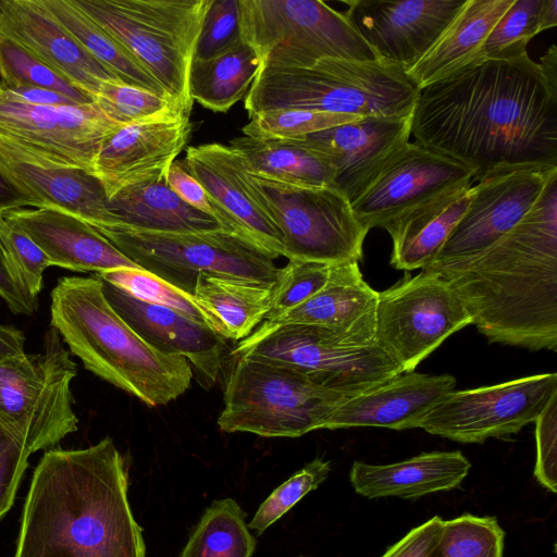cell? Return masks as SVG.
<instances>
[{
  "mask_svg": "<svg viewBox=\"0 0 557 557\" xmlns=\"http://www.w3.org/2000/svg\"><path fill=\"white\" fill-rule=\"evenodd\" d=\"M414 143L468 168L473 182L557 168V92L529 54L485 59L420 89Z\"/></svg>",
  "mask_w": 557,
  "mask_h": 557,
  "instance_id": "cell-1",
  "label": "cell"
},
{
  "mask_svg": "<svg viewBox=\"0 0 557 557\" xmlns=\"http://www.w3.org/2000/svg\"><path fill=\"white\" fill-rule=\"evenodd\" d=\"M127 490L124 457L109 436L87 448L45 451L14 557H146Z\"/></svg>",
  "mask_w": 557,
  "mask_h": 557,
  "instance_id": "cell-2",
  "label": "cell"
},
{
  "mask_svg": "<svg viewBox=\"0 0 557 557\" xmlns=\"http://www.w3.org/2000/svg\"><path fill=\"white\" fill-rule=\"evenodd\" d=\"M490 343L557 350V175L528 213L468 262L435 271Z\"/></svg>",
  "mask_w": 557,
  "mask_h": 557,
  "instance_id": "cell-3",
  "label": "cell"
},
{
  "mask_svg": "<svg viewBox=\"0 0 557 557\" xmlns=\"http://www.w3.org/2000/svg\"><path fill=\"white\" fill-rule=\"evenodd\" d=\"M50 298V326L86 370L149 407L189 388L190 363L143 339L109 304L97 275L63 276Z\"/></svg>",
  "mask_w": 557,
  "mask_h": 557,
  "instance_id": "cell-4",
  "label": "cell"
},
{
  "mask_svg": "<svg viewBox=\"0 0 557 557\" xmlns=\"http://www.w3.org/2000/svg\"><path fill=\"white\" fill-rule=\"evenodd\" d=\"M419 91L396 64L326 58L308 67H260L244 106L249 119L277 109L396 116L412 113Z\"/></svg>",
  "mask_w": 557,
  "mask_h": 557,
  "instance_id": "cell-5",
  "label": "cell"
},
{
  "mask_svg": "<svg viewBox=\"0 0 557 557\" xmlns=\"http://www.w3.org/2000/svg\"><path fill=\"white\" fill-rule=\"evenodd\" d=\"M212 0H74L190 113L189 70Z\"/></svg>",
  "mask_w": 557,
  "mask_h": 557,
  "instance_id": "cell-6",
  "label": "cell"
},
{
  "mask_svg": "<svg viewBox=\"0 0 557 557\" xmlns=\"http://www.w3.org/2000/svg\"><path fill=\"white\" fill-rule=\"evenodd\" d=\"M348 397L286 366L235 358L224 388L219 428L264 437H299L321 430Z\"/></svg>",
  "mask_w": 557,
  "mask_h": 557,
  "instance_id": "cell-7",
  "label": "cell"
},
{
  "mask_svg": "<svg viewBox=\"0 0 557 557\" xmlns=\"http://www.w3.org/2000/svg\"><path fill=\"white\" fill-rule=\"evenodd\" d=\"M70 354L50 326L38 354L0 357V429L30 454L52 449L77 431L71 392L77 364Z\"/></svg>",
  "mask_w": 557,
  "mask_h": 557,
  "instance_id": "cell-8",
  "label": "cell"
},
{
  "mask_svg": "<svg viewBox=\"0 0 557 557\" xmlns=\"http://www.w3.org/2000/svg\"><path fill=\"white\" fill-rule=\"evenodd\" d=\"M240 38L261 66L308 67L322 59L379 60L344 12L320 0H238Z\"/></svg>",
  "mask_w": 557,
  "mask_h": 557,
  "instance_id": "cell-9",
  "label": "cell"
},
{
  "mask_svg": "<svg viewBox=\"0 0 557 557\" xmlns=\"http://www.w3.org/2000/svg\"><path fill=\"white\" fill-rule=\"evenodd\" d=\"M94 228L140 269L190 296L201 273L274 285L281 271L263 250L228 231L163 233L116 226Z\"/></svg>",
  "mask_w": 557,
  "mask_h": 557,
  "instance_id": "cell-10",
  "label": "cell"
},
{
  "mask_svg": "<svg viewBox=\"0 0 557 557\" xmlns=\"http://www.w3.org/2000/svg\"><path fill=\"white\" fill-rule=\"evenodd\" d=\"M232 355L289 367L348 397L403 373L398 362L376 343L361 345L319 325L287 324L256 330L240 341Z\"/></svg>",
  "mask_w": 557,
  "mask_h": 557,
  "instance_id": "cell-11",
  "label": "cell"
},
{
  "mask_svg": "<svg viewBox=\"0 0 557 557\" xmlns=\"http://www.w3.org/2000/svg\"><path fill=\"white\" fill-rule=\"evenodd\" d=\"M251 193L263 206L284 244L288 260L360 262L369 233L349 200L332 186H299L247 171Z\"/></svg>",
  "mask_w": 557,
  "mask_h": 557,
  "instance_id": "cell-12",
  "label": "cell"
},
{
  "mask_svg": "<svg viewBox=\"0 0 557 557\" xmlns=\"http://www.w3.org/2000/svg\"><path fill=\"white\" fill-rule=\"evenodd\" d=\"M472 324L463 302L440 273L423 269L379 292L375 343L411 372L444 341Z\"/></svg>",
  "mask_w": 557,
  "mask_h": 557,
  "instance_id": "cell-13",
  "label": "cell"
},
{
  "mask_svg": "<svg viewBox=\"0 0 557 557\" xmlns=\"http://www.w3.org/2000/svg\"><path fill=\"white\" fill-rule=\"evenodd\" d=\"M119 126L95 103L39 106L0 86V149L18 160L92 173L102 139Z\"/></svg>",
  "mask_w": 557,
  "mask_h": 557,
  "instance_id": "cell-14",
  "label": "cell"
},
{
  "mask_svg": "<svg viewBox=\"0 0 557 557\" xmlns=\"http://www.w3.org/2000/svg\"><path fill=\"white\" fill-rule=\"evenodd\" d=\"M557 395V373L529 375L472 389L453 391L419 423V429L459 443L510 440L535 422Z\"/></svg>",
  "mask_w": 557,
  "mask_h": 557,
  "instance_id": "cell-15",
  "label": "cell"
},
{
  "mask_svg": "<svg viewBox=\"0 0 557 557\" xmlns=\"http://www.w3.org/2000/svg\"><path fill=\"white\" fill-rule=\"evenodd\" d=\"M554 175L557 168L524 166L494 173L472 185L466 212L425 269L455 268L485 251L528 213Z\"/></svg>",
  "mask_w": 557,
  "mask_h": 557,
  "instance_id": "cell-16",
  "label": "cell"
},
{
  "mask_svg": "<svg viewBox=\"0 0 557 557\" xmlns=\"http://www.w3.org/2000/svg\"><path fill=\"white\" fill-rule=\"evenodd\" d=\"M472 183V172L463 164L408 141L351 203V209L366 230L384 228L412 208Z\"/></svg>",
  "mask_w": 557,
  "mask_h": 557,
  "instance_id": "cell-17",
  "label": "cell"
},
{
  "mask_svg": "<svg viewBox=\"0 0 557 557\" xmlns=\"http://www.w3.org/2000/svg\"><path fill=\"white\" fill-rule=\"evenodd\" d=\"M466 0H347L344 14L379 60L405 71L437 41Z\"/></svg>",
  "mask_w": 557,
  "mask_h": 557,
  "instance_id": "cell-18",
  "label": "cell"
},
{
  "mask_svg": "<svg viewBox=\"0 0 557 557\" xmlns=\"http://www.w3.org/2000/svg\"><path fill=\"white\" fill-rule=\"evenodd\" d=\"M411 115L361 117L296 140L332 166V187L351 205L409 141Z\"/></svg>",
  "mask_w": 557,
  "mask_h": 557,
  "instance_id": "cell-19",
  "label": "cell"
},
{
  "mask_svg": "<svg viewBox=\"0 0 557 557\" xmlns=\"http://www.w3.org/2000/svg\"><path fill=\"white\" fill-rule=\"evenodd\" d=\"M183 162L202 185L218 220L228 231L251 242L272 259L283 256L282 235L251 193L247 169L236 150L218 143L190 146Z\"/></svg>",
  "mask_w": 557,
  "mask_h": 557,
  "instance_id": "cell-20",
  "label": "cell"
},
{
  "mask_svg": "<svg viewBox=\"0 0 557 557\" xmlns=\"http://www.w3.org/2000/svg\"><path fill=\"white\" fill-rule=\"evenodd\" d=\"M190 133L185 113L121 125L102 139L92 174L109 198L126 186L168 173Z\"/></svg>",
  "mask_w": 557,
  "mask_h": 557,
  "instance_id": "cell-21",
  "label": "cell"
},
{
  "mask_svg": "<svg viewBox=\"0 0 557 557\" xmlns=\"http://www.w3.org/2000/svg\"><path fill=\"white\" fill-rule=\"evenodd\" d=\"M101 282L109 304L143 339L166 355L184 357L203 388L215 383L227 347L225 338L173 309L138 300Z\"/></svg>",
  "mask_w": 557,
  "mask_h": 557,
  "instance_id": "cell-22",
  "label": "cell"
},
{
  "mask_svg": "<svg viewBox=\"0 0 557 557\" xmlns=\"http://www.w3.org/2000/svg\"><path fill=\"white\" fill-rule=\"evenodd\" d=\"M0 34L17 42L92 100L102 82L119 79L71 36L42 0H0Z\"/></svg>",
  "mask_w": 557,
  "mask_h": 557,
  "instance_id": "cell-23",
  "label": "cell"
},
{
  "mask_svg": "<svg viewBox=\"0 0 557 557\" xmlns=\"http://www.w3.org/2000/svg\"><path fill=\"white\" fill-rule=\"evenodd\" d=\"M455 386L456 379L450 374L403 372L374 388L346 399L332 412L323 429H417L420 421L455 391Z\"/></svg>",
  "mask_w": 557,
  "mask_h": 557,
  "instance_id": "cell-24",
  "label": "cell"
},
{
  "mask_svg": "<svg viewBox=\"0 0 557 557\" xmlns=\"http://www.w3.org/2000/svg\"><path fill=\"white\" fill-rule=\"evenodd\" d=\"M0 215L22 228L51 265L96 274L120 268L140 269L92 226L65 212L17 208Z\"/></svg>",
  "mask_w": 557,
  "mask_h": 557,
  "instance_id": "cell-25",
  "label": "cell"
},
{
  "mask_svg": "<svg viewBox=\"0 0 557 557\" xmlns=\"http://www.w3.org/2000/svg\"><path fill=\"white\" fill-rule=\"evenodd\" d=\"M379 292L364 280L359 262L332 264L326 285L283 315L264 321L257 330L287 324L319 325L335 330L361 345L375 343Z\"/></svg>",
  "mask_w": 557,
  "mask_h": 557,
  "instance_id": "cell-26",
  "label": "cell"
},
{
  "mask_svg": "<svg viewBox=\"0 0 557 557\" xmlns=\"http://www.w3.org/2000/svg\"><path fill=\"white\" fill-rule=\"evenodd\" d=\"M0 169L32 198L35 208L65 212L92 227L106 223L108 195L91 172L18 160L1 149Z\"/></svg>",
  "mask_w": 557,
  "mask_h": 557,
  "instance_id": "cell-27",
  "label": "cell"
},
{
  "mask_svg": "<svg viewBox=\"0 0 557 557\" xmlns=\"http://www.w3.org/2000/svg\"><path fill=\"white\" fill-rule=\"evenodd\" d=\"M471 468L459 450L422 453L389 465L355 461L349 480L356 493L367 498H419L458 488Z\"/></svg>",
  "mask_w": 557,
  "mask_h": 557,
  "instance_id": "cell-28",
  "label": "cell"
},
{
  "mask_svg": "<svg viewBox=\"0 0 557 557\" xmlns=\"http://www.w3.org/2000/svg\"><path fill=\"white\" fill-rule=\"evenodd\" d=\"M98 226L163 233L228 231L214 216L184 202L170 188L166 173L126 186L109 197L106 223Z\"/></svg>",
  "mask_w": 557,
  "mask_h": 557,
  "instance_id": "cell-29",
  "label": "cell"
},
{
  "mask_svg": "<svg viewBox=\"0 0 557 557\" xmlns=\"http://www.w3.org/2000/svg\"><path fill=\"white\" fill-rule=\"evenodd\" d=\"M472 186L446 191L389 222L384 230L392 238L389 264L397 270L425 269L462 218Z\"/></svg>",
  "mask_w": 557,
  "mask_h": 557,
  "instance_id": "cell-30",
  "label": "cell"
},
{
  "mask_svg": "<svg viewBox=\"0 0 557 557\" xmlns=\"http://www.w3.org/2000/svg\"><path fill=\"white\" fill-rule=\"evenodd\" d=\"M515 0H466L432 48L406 71L419 89L480 60L490 32Z\"/></svg>",
  "mask_w": 557,
  "mask_h": 557,
  "instance_id": "cell-31",
  "label": "cell"
},
{
  "mask_svg": "<svg viewBox=\"0 0 557 557\" xmlns=\"http://www.w3.org/2000/svg\"><path fill=\"white\" fill-rule=\"evenodd\" d=\"M273 286L201 273L191 296L210 329L223 338L243 341L264 321Z\"/></svg>",
  "mask_w": 557,
  "mask_h": 557,
  "instance_id": "cell-32",
  "label": "cell"
},
{
  "mask_svg": "<svg viewBox=\"0 0 557 557\" xmlns=\"http://www.w3.org/2000/svg\"><path fill=\"white\" fill-rule=\"evenodd\" d=\"M261 63L256 51L243 39L207 60H193L189 96L214 112L225 113L246 96Z\"/></svg>",
  "mask_w": 557,
  "mask_h": 557,
  "instance_id": "cell-33",
  "label": "cell"
},
{
  "mask_svg": "<svg viewBox=\"0 0 557 557\" xmlns=\"http://www.w3.org/2000/svg\"><path fill=\"white\" fill-rule=\"evenodd\" d=\"M230 146L242 157L247 171L299 186H332V166L296 139L235 137Z\"/></svg>",
  "mask_w": 557,
  "mask_h": 557,
  "instance_id": "cell-34",
  "label": "cell"
},
{
  "mask_svg": "<svg viewBox=\"0 0 557 557\" xmlns=\"http://www.w3.org/2000/svg\"><path fill=\"white\" fill-rule=\"evenodd\" d=\"M42 2L71 36L121 82L168 96L161 85L132 53L83 12L74 0H42Z\"/></svg>",
  "mask_w": 557,
  "mask_h": 557,
  "instance_id": "cell-35",
  "label": "cell"
},
{
  "mask_svg": "<svg viewBox=\"0 0 557 557\" xmlns=\"http://www.w3.org/2000/svg\"><path fill=\"white\" fill-rule=\"evenodd\" d=\"M246 516L231 497L212 502L178 557H252L257 540L249 531Z\"/></svg>",
  "mask_w": 557,
  "mask_h": 557,
  "instance_id": "cell-36",
  "label": "cell"
},
{
  "mask_svg": "<svg viewBox=\"0 0 557 557\" xmlns=\"http://www.w3.org/2000/svg\"><path fill=\"white\" fill-rule=\"evenodd\" d=\"M505 535L496 517L463 513L444 520L429 557H504Z\"/></svg>",
  "mask_w": 557,
  "mask_h": 557,
  "instance_id": "cell-37",
  "label": "cell"
},
{
  "mask_svg": "<svg viewBox=\"0 0 557 557\" xmlns=\"http://www.w3.org/2000/svg\"><path fill=\"white\" fill-rule=\"evenodd\" d=\"M94 103L120 125L176 114H189L172 98L150 90L109 79L100 84Z\"/></svg>",
  "mask_w": 557,
  "mask_h": 557,
  "instance_id": "cell-38",
  "label": "cell"
},
{
  "mask_svg": "<svg viewBox=\"0 0 557 557\" xmlns=\"http://www.w3.org/2000/svg\"><path fill=\"white\" fill-rule=\"evenodd\" d=\"M0 86L8 89L45 88L61 94L78 104L94 103L89 95L2 34H0Z\"/></svg>",
  "mask_w": 557,
  "mask_h": 557,
  "instance_id": "cell-39",
  "label": "cell"
},
{
  "mask_svg": "<svg viewBox=\"0 0 557 557\" xmlns=\"http://www.w3.org/2000/svg\"><path fill=\"white\" fill-rule=\"evenodd\" d=\"M96 275L101 281L138 300L173 309L189 319L208 325L205 314L193 296L148 271L120 268L103 271Z\"/></svg>",
  "mask_w": 557,
  "mask_h": 557,
  "instance_id": "cell-40",
  "label": "cell"
},
{
  "mask_svg": "<svg viewBox=\"0 0 557 557\" xmlns=\"http://www.w3.org/2000/svg\"><path fill=\"white\" fill-rule=\"evenodd\" d=\"M361 119L304 109H277L259 113L243 128L244 136L257 139H296Z\"/></svg>",
  "mask_w": 557,
  "mask_h": 557,
  "instance_id": "cell-41",
  "label": "cell"
},
{
  "mask_svg": "<svg viewBox=\"0 0 557 557\" xmlns=\"http://www.w3.org/2000/svg\"><path fill=\"white\" fill-rule=\"evenodd\" d=\"M542 0H515L486 37L480 60L512 59L527 54L529 41L539 35Z\"/></svg>",
  "mask_w": 557,
  "mask_h": 557,
  "instance_id": "cell-42",
  "label": "cell"
},
{
  "mask_svg": "<svg viewBox=\"0 0 557 557\" xmlns=\"http://www.w3.org/2000/svg\"><path fill=\"white\" fill-rule=\"evenodd\" d=\"M331 472V462L317 457L278 485L262 504L248 523L249 530L261 535L292 509L309 492L318 488Z\"/></svg>",
  "mask_w": 557,
  "mask_h": 557,
  "instance_id": "cell-43",
  "label": "cell"
},
{
  "mask_svg": "<svg viewBox=\"0 0 557 557\" xmlns=\"http://www.w3.org/2000/svg\"><path fill=\"white\" fill-rule=\"evenodd\" d=\"M332 263L290 259L273 286L271 307L264 321L274 320L301 305L327 283Z\"/></svg>",
  "mask_w": 557,
  "mask_h": 557,
  "instance_id": "cell-44",
  "label": "cell"
},
{
  "mask_svg": "<svg viewBox=\"0 0 557 557\" xmlns=\"http://www.w3.org/2000/svg\"><path fill=\"white\" fill-rule=\"evenodd\" d=\"M0 243L25 288L38 298L44 272L51 267L46 253L22 228L1 215Z\"/></svg>",
  "mask_w": 557,
  "mask_h": 557,
  "instance_id": "cell-45",
  "label": "cell"
},
{
  "mask_svg": "<svg viewBox=\"0 0 557 557\" xmlns=\"http://www.w3.org/2000/svg\"><path fill=\"white\" fill-rule=\"evenodd\" d=\"M238 0H212L202 22L193 60H207L239 41Z\"/></svg>",
  "mask_w": 557,
  "mask_h": 557,
  "instance_id": "cell-46",
  "label": "cell"
},
{
  "mask_svg": "<svg viewBox=\"0 0 557 557\" xmlns=\"http://www.w3.org/2000/svg\"><path fill=\"white\" fill-rule=\"evenodd\" d=\"M536 461L534 475L546 490L557 487V395L535 420Z\"/></svg>",
  "mask_w": 557,
  "mask_h": 557,
  "instance_id": "cell-47",
  "label": "cell"
},
{
  "mask_svg": "<svg viewBox=\"0 0 557 557\" xmlns=\"http://www.w3.org/2000/svg\"><path fill=\"white\" fill-rule=\"evenodd\" d=\"M30 455L20 440L0 429V519L13 505Z\"/></svg>",
  "mask_w": 557,
  "mask_h": 557,
  "instance_id": "cell-48",
  "label": "cell"
},
{
  "mask_svg": "<svg viewBox=\"0 0 557 557\" xmlns=\"http://www.w3.org/2000/svg\"><path fill=\"white\" fill-rule=\"evenodd\" d=\"M444 520L435 516L410 530L381 557H429L436 545Z\"/></svg>",
  "mask_w": 557,
  "mask_h": 557,
  "instance_id": "cell-49",
  "label": "cell"
},
{
  "mask_svg": "<svg viewBox=\"0 0 557 557\" xmlns=\"http://www.w3.org/2000/svg\"><path fill=\"white\" fill-rule=\"evenodd\" d=\"M0 297L15 314L29 315L38 309V298L23 285L0 243Z\"/></svg>",
  "mask_w": 557,
  "mask_h": 557,
  "instance_id": "cell-50",
  "label": "cell"
},
{
  "mask_svg": "<svg viewBox=\"0 0 557 557\" xmlns=\"http://www.w3.org/2000/svg\"><path fill=\"white\" fill-rule=\"evenodd\" d=\"M166 182L170 188L187 205L201 212L214 216V208L202 185L189 173L183 160H175L168 173Z\"/></svg>",
  "mask_w": 557,
  "mask_h": 557,
  "instance_id": "cell-51",
  "label": "cell"
},
{
  "mask_svg": "<svg viewBox=\"0 0 557 557\" xmlns=\"http://www.w3.org/2000/svg\"><path fill=\"white\" fill-rule=\"evenodd\" d=\"M5 89H8V88H5ZM8 90H10L14 95H16L22 100L29 102V103H34V104H39V106L78 104L61 94H58L55 91L45 89V88L18 87V88H13V89H8Z\"/></svg>",
  "mask_w": 557,
  "mask_h": 557,
  "instance_id": "cell-52",
  "label": "cell"
},
{
  "mask_svg": "<svg viewBox=\"0 0 557 557\" xmlns=\"http://www.w3.org/2000/svg\"><path fill=\"white\" fill-rule=\"evenodd\" d=\"M25 207H34V201L0 169V213Z\"/></svg>",
  "mask_w": 557,
  "mask_h": 557,
  "instance_id": "cell-53",
  "label": "cell"
},
{
  "mask_svg": "<svg viewBox=\"0 0 557 557\" xmlns=\"http://www.w3.org/2000/svg\"><path fill=\"white\" fill-rule=\"evenodd\" d=\"M25 335L13 326L0 323V357H13L25 354Z\"/></svg>",
  "mask_w": 557,
  "mask_h": 557,
  "instance_id": "cell-54",
  "label": "cell"
},
{
  "mask_svg": "<svg viewBox=\"0 0 557 557\" xmlns=\"http://www.w3.org/2000/svg\"><path fill=\"white\" fill-rule=\"evenodd\" d=\"M549 88L557 92V48L552 45L537 63Z\"/></svg>",
  "mask_w": 557,
  "mask_h": 557,
  "instance_id": "cell-55",
  "label": "cell"
},
{
  "mask_svg": "<svg viewBox=\"0 0 557 557\" xmlns=\"http://www.w3.org/2000/svg\"><path fill=\"white\" fill-rule=\"evenodd\" d=\"M557 25V0H542L539 11V34Z\"/></svg>",
  "mask_w": 557,
  "mask_h": 557,
  "instance_id": "cell-56",
  "label": "cell"
},
{
  "mask_svg": "<svg viewBox=\"0 0 557 557\" xmlns=\"http://www.w3.org/2000/svg\"><path fill=\"white\" fill-rule=\"evenodd\" d=\"M300 557H305V556H300Z\"/></svg>",
  "mask_w": 557,
  "mask_h": 557,
  "instance_id": "cell-57",
  "label": "cell"
}]
</instances>
